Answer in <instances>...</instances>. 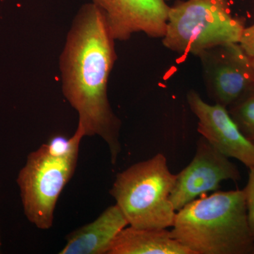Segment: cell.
I'll list each match as a JSON object with an SVG mask.
<instances>
[{
  "instance_id": "1",
  "label": "cell",
  "mask_w": 254,
  "mask_h": 254,
  "mask_svg": "<svg viewBox=\"0 0 254 254\" xmlns=\"http://www.w3.org/2000/svg\"><path fill=\"white\" fill-rule=\"evenodd\" d=\"M115 40L96 5L82 6L66 37L60 58L62 88L77 112L85 136L104 140L115 165L121 152V121L108 96L110 73L116 60Z\"/></svg>"
},
{
  "instance_id": "2",
  "label": "cell",
  "mask_w": 254,
  "mask_h": 254,
  "mask_svg": "<svg viewBox=\"0 0 254 254\" xmlns=\"http://www.w3.org/2000/svg\"><path fill=\"white\" fill-rule=\"evenodd\" d=\"M170 234L193 254H254L243 190L190 202L177 211Z\"/></svg>"
},
{
  "instance_id": "3",
  "label": "cell",
  "mask_w": 254,
  "mask_h": 254,
  "mask_svg": "<svg viewBox=\"0 0 254 254\" xmlns=\"http://www.w3.org/2000/svg\"><path fill=\"white\" fill-rule=\"evenodd\" d=\"M175 181L166 157L158 153L118 173L110 193L130 226L168 229L177 213L170 200Z\"/></svg>"
},
{
  "instance_id": "4",
  "label": "cell",
  "mask_w": 254,
  "mask_h": 254,
  "mask_svg": "<svg viewBox=\"0 0 254 254\" xmlns=\"http://www.w3.org/2000/svg\"><path fill=\"white\" fill-rule=\"evenodd\" d=\"M244 18L230 12L227 0H187L170 6L165 48L182 55L198 56L210 48L239 43L245 29Z\"/></svg>"
},
{
  "instance_id": "5",
  "label": "cell",
  "mask_w": 254,
  "mask_h": 254,
  "mask_svg": "<svg viewBox=\"0 0 254 254\" xmlns=\"http://www.w3.org/2000/svg\"><path fill=\"white\" fill-rule=\"evenodd\" d=\"M78 153L60 156L46 144L28 155L16 182L23 211L28 221L40 230L53 225L57 202L77 165Z\"/></svg>"
},
{
  "instance_id": "6",
  "label": "cell",
  "mask_w": 254,
  "mask_h": 254,
  "mask_svg": "<svg viewBox=\"0 0 254 254\" xmlns=\"http://www.w3.org/2000/svg\"><path fill=\"white\" fill-rule=\"evenodd\" d=\"M208 95L229 108L254 90V68L239 43L214 47L198 55Z\"/></svg>"
},
{
  "instance_id": "7",
  "label": "cell",
  "mask_w": 254,
  "mask_h": 254,
  "mask_svg": "<svg viewBox=\"0 0 254 254\" xmlns=\"http://www.w3.org/2000/svg\"><path fill=\"white\" fill-rule=\"evenodd\" d=\"M241 177L237 165L202 136L193 160L176 175L170 200L178 211L198 197L218 190L222 182H238Z\"/></svg>"
},
{
  "instance_id": "8",
  "label": "cell",
  "mask_w": 254,
  "mask_h": 254,
  "mask_svg": "<svg viewBox=\"0 0 254 254\" xmlns=\"http://www.w3.org/2000/svg\"><path fill=\"white\" fill-rule=\"evenodd\" d=\"M168 0H93L115 41H126L133 33L163 38L170 6Z\"/></svg>"
},
{
  "instance_id": "9",
  "label": "cell",
  "mask_w": 254,
  "mask_h": 254,
  "mask_svg": "<svg viewBox=\"0 0 254 254\" xmlns=\"http://www.w3.org/2000/svg\"><path fill=\"white\" fill-rule=\"evenodd\" d=\"M187 99L198 119L197 130L200 135L227 158L253 168L254 145L241 132L227 108L215 103L208 104L193 90L187 93Z\"/></svg>"
},
{
  "instance_id": "10",
  "label": "cell",
  "mask_w": 254,
  "mask_h": 254,
  "mask_svg": "<svg viewBox=\"0 0 254 254\" xmlns=\"http://www.w3.org/2000/svg\"><path fill=\"white\" fill-rule=\"evenodd\" d=\"M127 225L128 222L120 207L111 205L94 221L68 234L59 254H108L114 240Z\"/></svg>"
},
{
  "instance_id": "11",
  "label": "cell",
  "mask_w": 254,
  "mask_h": 254,
  "mask_svg": "<svg viewBox=\"0 0 254 254\" xmlns=\"http://www.w3.org/2000/svg\"><path fill=\"white\" fill-rule=\"evenodd\" d=\"M108 254H193L167 229L125 227L110 245Z\"/></svg>"
},
{
  "instance_id": "12",
  "label": "cell",
  "mask_w": 254,
  "mask_h": 254,
  "mask_svg": "<svg viewBox=\"0 0 254 254\" xmlns=\"http://www.w3.org/2000/svg\"><path fill=\"white\" fill-rule=\"evenodd\" d=\"M227 110L244 136L254 145V90Z\"/></svg>"
},
{
  "instance_id": "13",
  "label": "cell",
  "mask_w": 254,
  "mask_h": 254,
  "mask_svg": "<svg viewBox=\"0 0 254 254\" xmlns=\"http://www.w3.org/2000/svg\"><path fill=\"white\" fill-rule=\"evenodd\" d=\"M249 170L248 182L243 190L245 195L249 226L254 240V167L249 168Z\"/></svg>"
},
{
  "instance_id": "14",
  "label": "cell",
  "mask_w": 254,
  "mask_h": 254,
  "mask_svg": "<svg viewBox=\"0 0 254 254\" xmlns=\"http://www.w3.org/2000/svg\"><path fill=\"white\" fill-rule=\"evenodd\" d=\"M239 44L251 58H254V23L245 27Z\"/></svg>"
},
{
  "instance_id": "15",
  "label": "cell",
  "mask_w": 254,
  "mask_h": 254,
  "mask_svg": "<svg viewBox=\"0 0 254 254\" xmlns=\"http://www.w3.org/2000/svg\"><path fill=\"white\" fill-rule=\"evenodd\" d=\"M252 66H253V67L254 68V58H252Z\"/></svg>"
}]
</instances>
